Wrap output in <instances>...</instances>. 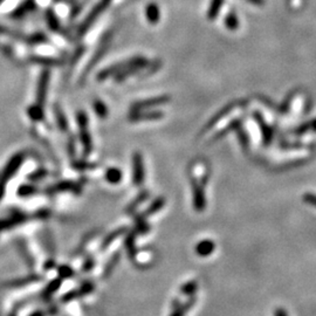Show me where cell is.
I'll return each instance as SVG.
<instances>
[{
	"label": "cell",
	"mask_w": 316,
	"mask_h": 316,
	"mask_svg": "<svg viewBox=\"0 0 316 316\" xmlns=\"http://www.w3.org/2000/svg\"><path fill=\"white\" fill-rule=\"evenodd\" d=\"M95 289V284L93 282H86L83 283L80 288L73 289L70 293H67L66 295H63L61 298L62 302H70V301L75 300V298H79L81 297H85V295L90 294Z\"/></svg>",
	"instance_id": "1"
},
{
	"label": "cell",
	"mask_w": 316,
	"mask_h": 316,
	"mask_svg": "<svg viewBox=\"0 0 316 316\" xmlns=\"http://www.w3.org/2000/svg\"><path fill=\"white\" fill-rule=\"evenodd\" d=\"M144 180V166L143 158L139 152L134 155V183L135 185H142Z\"/></svg>",
	"instance_id": "2"
},
{
	"label": "cell",
	"mask_w": 316,
	"mask_h": 316,
	"mask_svg": "<svg viewBox=\"0 0 316 316\" xmlns=\"http://www.w3.org/2000/svg\"><path fill=\"white\" fill-rule=\"evenodd\" d=\"M192 189H193V205L196 211H203L205 209V194L202 186L196 180H192Z\"/></svg>",
	"instance_id": "3"
},
{
	"label": "cell",
	"mask_w": 316,
	"mask_h": 316,
	"mask_svg": "<svg viewBox=\"0 0 316 316\" xmlns=\"http://www.w3.org/2000/svg\"><path fill=\"white\" fill-rule=\"evenodd\" d=\"M169 101H170V97H168V96H159V97H156V99L145 100V101L137 102L136 105H134V110H143V109L156 107V105H164V103L169 102Z\"/></svg>",
	"instance_id": "4"
},
{
	"label": "cell",
	"mask_w": 316,
	"mask_h": 316,
	"mask_svg": "<svg viewBox=\"0 0 316 316\" xmlns=\"http://www.w3.org/2000/svg\"><path fill=\"white\" fill-rule=\"evenodd\" d=\"M215 248L214 243L212 240H202L200 243L197 244L196 246V253L199 257L205 258L209 257L210 254H212Z\"/></svg>",
	"instance_id": "5"
},
{
	"label": "cell",
	"mask_w": 316,
	"mask_h": 316,
	"mask_svg": "<svg viewBox=\"0 0 316 316\" xmlns=\"http://www.w3.org/2000/svg\"><path fill=\"white\" fill-rule=\"evenodd\" d=\"M163 113L160 111H151V113H137L130 116V120L133 121H145V120H158L162 119Z\"/></svg>",
	"instance_id": "6"
},
{
	"label": "cell",
	"mask_w": 316,
	"mask_h": 316,
	"mask_svg": "<svg viewBox=\"0 0 316 316\" xmlns=\"http://www.w3.org/2000/svg\"><path fill=\"white\" fill-rule=\"evenodd\" d=\"M194 301H196V298L191 297V298H190L189 301H186L185 303L179 304V306L176 307V308H174V312H172V314L170 316H184L185 315V313L188 312L191 307H193Z\"/></svg>",
	"instance_id": "7"
},
{
	"label": "cell",
	"mask_w": 316,
	"mask_h": 316,
	"mask_svg": "<svg viewBox=\"0 0 316 316\" xmlns=\"http://www.w3.org/2000/svg\"><path fill=\"white\" fill-rule=\"evenodd\" d=\"M198 291V282L196 281H189V282H185L180 287V293L185 297H193Z\"/></svg>",
	"instance_id": "8"
},
{
	"label": "cell",
	"mask_w": 316,
	"mask_h": 316,
	"mask_svg": "<svg viewBox=\"0 0 316 316\" xmlns=\"http://www.w3.org/2000/svg\"><path fill=\"white\" fill-rule=\"evenodd\" d=\"M60 286H61V280H59V279H56V280H53L44 289V292H42V297L46 298H51L52 295H53L54 293H55L57 289L60 288Z\"/></svg>",
	"instance_id": "9"
},
{
	"label": "cell",
	"mask_w": 316,
	"mask_h": 316,
	"mask_svg": "<svg viewBox=\"0 0 316 316\" xmlns=\"http://www.w3.org/2000/svg\"><path fill=\"white\" fill-rule=\"evenodd\" d=\"M146 17H148L149 22L151 24H156L159 19V10L155 4L149 5L148 8H146Z\"/></svg>",
	"instance_id": "10"
},
{
	"label": "cell",
	"mask_w": 316,
	"mask_h": 316,
	"mask_svg": "<svg viewBox=\"0 0 316 316\" xmlns=\"http://www.w3.org/2000/svg\"><path fill=\"white\" fill-rule=\"evenodd\" d=\"M164 203H165L164 198H158L157 200H155V202L152 203V205L150 206V209H149L148 211L143 213L142 217H146V215H149V214L156 213L157 211H159V210L163 208V205H164Z\"/></svg>",
	"instance_id": "11"
},
{
	"label": "cell",
	"mask_w": 316,
	"mask_h": 316,
	"mask_svg": "<svg viewBox=\"0 0 316 316\" xmlns=\"http://www.w3.org/2000/svg\"><path fill=\"white\" fill-rule=\"evenodd\" d=\"M221 5H223V0H212L211 7H210V11H209L210 19H214L215 17L218 16Z\"/></svg>",
	"instance_id": "12"
},
{
	"label": "cell",
	"mask_w": 316,
	"mask_h": 316,
	"mask_svg": "<svg viewBox=\"0 0 316 316\" xmlns=\"http://www.w3.org/2000/svg\"><path fill=\"white\" fill-rule=\"evenodd\" d=\"M308 130L316 131V120L310 121V122L306 123V124H303L302 126H298L297 130H295V134H297V135H302L304 133H307V131H308Z\"/></svg>",
	"instance_id": "13"
},
{
	"label": "cell",
	"mask_w": 316,
	"mask_h": 316,
	"mask_svg": "<svg viewBox=\"0 0 316 316\" xmlns=\"http://www.w3.org/2000/svg\"><path fill=\"white\" fill-rule=\"evenodd\" d=\"M122 178V174L117 169H109L107 172V179L110 183H119Z\"/></svg>",
	"instance_id": "14"
},
{
	"label": "cell",
	"mask_w": 316,
	"mask_h": 316,
	"mask_svg": "<svg viewBox=\"0 0 316 316\" xmlns=\"http://www.w3.org/2000/svg\"><path fill=\"white\" fill-rule=\"evenodd\" d=\"M149 196V193L148 192H143V193H140L139 197H137V199L135 200V202L131 204L130 206H129V209H128V212H133L135 211V210H136V208L139 205H140V204H142L143 202H144V200L146 199V198H148Z\"/></svg>",
	"instance_id": "15"
},
{
	"label": "cell",
	"mask_w": 316,
	"mask_h": 316,
	"mask_svg": "<svg viewBox=\"0 0 316 316\" xmlns=\"http://www.w3.org/2000/svg\"><path fill=\"white\" fill-rule=\"evenodd\" d=\"M226 26H228L229 30H235L238 27V19L234 13H231L226 18Z\"/></svg>",
	"instance_id": "16"
},
{
	"label": "cell",
	"mask_w": 316,
	"mask_h": 316,
	"mask_svg": "<svg viewBox=\"0 0 316 316\" xmlns=\"http://www.w3.org/2000/svg\"><path fill=\"white\" fill-rule=\"evenodd\" d=\"M134 234L131 235V237L128 238V240H126V248H128V252H129V257L130 258H135V253H136V248H135V245H134Z\"/></svg>",
	"instance_id": "17"
},
{
	"label": "cell",
	"mask_w": 316,
	"mask_h": 316,
	"mask_svg": "<svg viewBox=\"0 0 316 316\" xmlns=\"http://www.w3.org/2000/svg\"><path fill=\"white\" fill-rule=\"evenodd\" d=\"M303 200L306 203L310 204V205L315 206L316 208V194H313V193H306L303 196Z\"/></svg>",
	"instance_id": "18"
},
{
	"label": "cell",
	"mask_w": 316,
	"mask_h": 316,
	"mask_svg": "<svg viewBox=\"0 0 316 316\" xmlns=\"http://www.w3.org/2000/svg\"><path fill=\"white\" fill-rule=\"evenodd\" d=\"M274 316H288V315H287L286 309L279 307V308H277L274 310Z\"/></svg>",
	"instance_id": "19"
},
{
	"label": "cell",
	"mask_w": 316,
	"mask_h": 316,
	"mask_svg": "<svg viewBox=\"0 0 316 316\" xmlns=\"http://www.w3.org/2000/svg\"><path fill=\"white\" fill-rule=\"evenodd\" d=\"M30 316H47V313H44V310H36L32 313Z\"/></svg>",
	"instance_id": "20"
},
{
	"label": "cell",
	"mask_w": 316,
	"mask_h": 316,
	"mask_svg": "<svg viewBox=\"0 0 316 316\" xmlns=\"http://www.w3.org/2000/svg\"><path fill=\"white\" fill-rule=\"evenodd\" d=\"M251 4H254V5H261L263 4V0H248Z\"/></svg>",
	"instance_id": "21"
}]
</instances>
